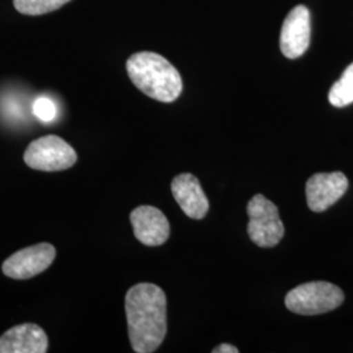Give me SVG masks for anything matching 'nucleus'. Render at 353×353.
<instances>
[{
  "mask_svg": "<svg viewBox=\"0 0 353 353\" xmlns=\"http://www.w3.org/2000/svg\"><path fill=\"white\" fill-rule=\"evenodd\" d=\"M250 240L259 248H274L284 237L285 229L278 207L262 194H256L248 204Z\"/></svg>",
  "mask_w": 353,
  "mask_h": 353,
  "instance_id": "20e7f679",
  "label": "nucleus"
},
{
  "mask_svg": "<svg viewBox=\"0 0 353 353\" xmlns=\"http://www.w3.org/2000/svg\"><path fill=\"white\" fill-rule=\"evenodd\" d=\"M75 150L65 140L48 135L32 141L24 153L26 164L41 172H59L76 164Z\"/></svg>",
  "mask_w": 353,
  "mask_h": 353,
  "instance_id": "39448f33",
  "label": "nucleus"
},
{
  "mask_svg": "<svg viewBox=\"0 0 353 353\" xmlns=\"http://www.w3.org/2000/svg\"><path fill=\"white\" fill-rule=\"evenodd\" d=\"M328 101L335 108L353 103V63L345 68L341 79L330 89Z\"/></svg>",
  "mask_w": 353,
  "mask_h": 353,
  "instance_id": "f8f14e48",
  "label": "nucleus"
},
{
  "mask_svg": "<svg viewBox=\"0 0 353 353\" xmlns=\"http://www.w3.org/2000/svg\"><path fill=\"white\" fill-rule=\"evenodd\" d=\"M55 255L57 250L50 243H37L14 252L4 261L1 270L8 278L17 280L34 278L50 267Z\"/></svg>",
  "mask_w": 353,
  "mask_h": 353,
  "instance_id": "423d86ee",
  "label": "nucleus"
},
{
  "mask_svg": "<svg viewBox=\"0 0 353 353\" xmlns=\"http://www.w3.org/2000/svg\"><path fill=\"white\" fill-rule=\"evenodd\" d=\"M310 13L305 6L294 7L285 17L280 33V50L284 57L296 59L310 45Z\"/></svg>",
  "mask_w": 353,
  "mask_h": 353,
  "instance_id": "6e6552de",
  "label": "nucleus"
},
{
  "mask_svg": "<svg viewBox=\"0 0 353 353\" xmlns=\"http://www.w3.org/2000/svg\"><path fill=\"white\" fill-rule=\"evenodd\" d=\"M344 301L343 290L327 281H312L290 290L285 306L292 313L318 316L335 310Z\"/></svg>",
  "mask_w": 353,
  "mask_h": 353,
  "instance_id": "7ed1b4c3",
  "label": "nucleus"
},
{
  "mask_svg": "<svg viewBox=\"0 0 353 353\" xmlns=\"http://www.w3.org/2000/svg\"><path fill=\"white\" fill-rule=\"evenodd\" d=\"M127 326L132 350L154 352L166 336V296L151 283L131 287L126 294Z\"/></svg>",
  "mask_w": 353,
  "mask_h": 353,
  "instance_id": "f257e3e1",
  "label": "nucleus"
},
{
  "mask_svg": "<svg viewBox=\"0 0 353 353\" xmlns=\"http://www.w3.org/2000/svg\"><path fill=\"white\" fill-rule=\"evenodd\" d=\"M214 353H239V350L234 347V345H232V344H227V343H224V344H220L219 347H216L214 351Z\"/></svg>",
  "mask_w": 353,
  "mask_h": 353,
  "instance_id": "2eb2a0df",
  "label": "nucleus"
},
{
  "mask_svg": "<svg viewBox=\"0 0 353 353\" xmlns=\"http://www.w3.org/2000/svg\"><path fill=\"white\" fill-rule=\"evenodd\" d=\"M172 192L178 205L190 219L201 220L208 212L210 203L196 176L190 173L176 176L172 182Z\"/></svg>",
  "mask_w": 353,
  "mask_h": 353,
  "instance_id": "9b49d317",
  "label": "nucleus"
},
{
  "mask_svg": "<svg viewBox=\"0 0 353 353\" xmlns=\"http://www.w3.org/2000/svg\"><path fill=\"white\" fill-rule=\"evenodd\" d=\"M126 68L134 85L153 100L173 102L182 93V77L176 67L156 52L131 55Z\"/></svg>",
  "mask_w": 353,
  "mask_h": 353,
  "instance_id": "f03ea898",
  "label": "nucleus"
},
{
  "mask_svg": "<svg viewBox=\"0 0 353 353\" xmlns=\"http://www.w3.org/2000/svg\"><path fill=\"white\" fill-rule=\"evenodd\" d=\"M33 114L42 122H51L57 115V106L48 97H39L33 103Z\"/></svg>",
  "mask_w": 353,
  "mask_h": 353,
  "instance_id": "4468645a",
  "label": "nucleus"
},
{
  "mask_svg": "<svg viewBox=\"0 0 353 353\" xmlns=\"http://www.w3.org/2000/svg\"><path fill=\"white\" fill-rule=\"evenodd\" d=\"M348 190V179L341 172L316 173L306 182V201L313 212H325Z\"/></svg>",
  "mask_w": 353,
  "mask_h": 353,
  "instance_id": "0eeeda50",
  "label": "nucleus"
},
{
  "mask_svg": "<svg viewBox=\"0 0 353 353\" xmlns=\"http://www.w3.org/2000/svg\"><path fill=\"white\" fill-rule=\"evenodd\" d=\"M48 347L46 332L34 323L14 326L0 336V353H45Z\"/></svg>",
  "mask_w": 353,
  "mask_h": 353,
  "instance_id": "9d476101",
  "label": "nucleus"
},
{
  "mask_svg": "<svg viewBox=\"0 0 353 353\" xmlns=\"http://www.w3.org/2000/svg\"><path fill=\"white\" fill-rule=\"evenodd\" d=\"M71 0H13L14 8L23 14L38 16L57 11Z\"/></svg>",
  "mask_w": 353,
  "mask_h": 353,
  "instance_id": "ddd939ff",
  "label": "nucleus"
},
{
  "mask_svg": "<svg viewBox=\"0 0 353 353\" xmlns=\"http://www.w3.org/2000/svg\"><path fill=\"white\" fill-rule=\"evenodd\" d=\"M134 234L147 246H160L170 236V224L159 208L152 205H140L130 216Z\"/></svg>",
  "mask_w": 353,
  "mask_h": 353,
  "instance_id": "1a4fd4ad",
  "label": "nucleus"
}]
</instances>
